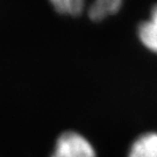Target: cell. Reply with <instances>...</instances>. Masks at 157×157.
Instances as JSON below:
<instances>
[{
    "label": "cell",
    "mask_w": 157,
    "mask_h": 157,
    "mask_svg": "<svg viewBox=\"0 0 157 157\" xmlns=\"http://www.w3.org/2000/svg\"><path fill=\"white\" fill-rule=\"evenodd\" d=\"M57 15L70 19L85 17L89 21L101 23L118 17L127 0H47Z\"/></svg>",
    "instance_id": "6da1fadb"
},
{
    "label": "cell",
    "mask_w": 157,
    "mask_h": 157,
    "mask_svg": "<svg viewBox=\"0 0 157 157\" xmlns=\"http://www.w3.org/2000/svg\"><path fill=\"white\" fill-rule=\"evenodd\" d=\"M48 157H99L93 141L77 129H65L56 136Z\"/></svg>",
    "instance_id": "7a4b0ae2"
},
{
    "label": "cell",
    "mask_w": 157,
    "mask_h": 157,
    "mask_svg": "<svg viewBox=\"0 0 157 157\" xmlns=\"http://www.w3.org/2000/svg\"><path fill=\"white\" fill-rule=\"evenodd\" d=\"M135 37L143 50L157 57V2L152 4L146 17L135 25Z\"/></svg>",
    "instance_id": "3957f363"
},
{
    "label": "cell",
    "mask_w": 157,
    "mask_h": 157,
    "mask_svg": "<svg viewBox=\"0 0 157 157\" xmlns=\"http://www.w3.org/2000/svg\"><path fill=\"white\" fill-rule=\"evenodd\" d=\"M126 157H157V130L141 132L128 143Z\"/></svg>",
    "instance_id": "277c9868"
}]
</instances>
